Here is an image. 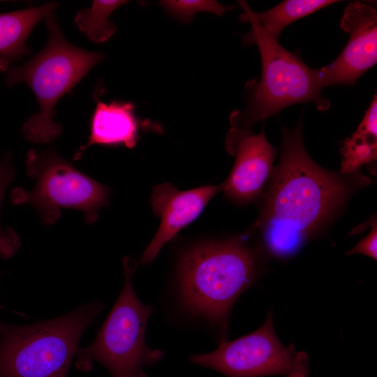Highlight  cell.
Here are the masks:
<instances>
[{"label":"cell","mask_w":377,"mask_h":377,"mask_svg":"<svg viewBox=\"0 0 377 377\" xmlns=\"http://www.w3.org/2000/svg\"><path fill=\"white\" fill-rule=\"evenodd\" d=\"M302 120L282 126L279 161L273 168L252 232L258 255L286 259L333 221L348 199L371 179L326 170L307 153Z\"/></svg>","instance_id":"6da1fadb"},{"label":"cell","mask_w":377,"mask_h":377,"mask_svg":"<svg viewBox=\"0 0 377 377\" xmlns=\"http://www.w3.org/2000/svg\"><path fill=\"white\" fill-rule=\"evenodd\" d=\"M258 254L242 237L198 244L181 257L177 276L180 302L191 315L226 341L228 318L238 297L257 279Z\"/></svg>","instance_id":"7a4b0ae2"},{"label":"cell","mask_w":377,"mask_h":377,"mask_svg":"<svg viewBox=\"0 0 377 377\" xmlns=\"http://www.w3.org/2000/svg\"><path fill=\"white\" fill-rule=\"evenodd\" d=\"M239 4L244 9L240 21L251 24V31L243 36V43L257 45L262 71L260 78L246 82V108L230 114L231 127L251 129L258 122L294 104L311 103L319 111L328 110L330 101L321 95L323 88L318 82L315 69L267 35L244 1H240Z\"/></svg>","instance_id":"3957f363"},{"label":"cell","mask_w":377,"mask_h":377,"mask_svg":"<svg viewBox=\"0 0 377 377\" xmlns=\"http://www.w3.org/2000/svg\"><path fill=\"white\" fill-rule=\"evenodd\" d=\"M102 309L94 302L48 320L0 323V377H66L82 335Z\"/></svg>","instance_id":"277c9868"},{"label":"cell","mask_w":377,"mask_h":377,"mask_svg":"<svg viewBox=\"0 0 377 377\" xmlns=\"http://www.w3.org/2000/svg\"><path fill=\"white\" fill-rule=\"evenodd\" d=\"M45 22L49 32L46 45L24 64L8 68L6 77L9 86L25 82L36 96L40 111L22 126L24 138L34 143H48L59 135L61 126L54 121L55 105L104 58L101 53L70 43L53 15Z\"/></svg>","instance_id":"5b68a950"},{"label":"cell","mask_w":377,"mask_h":377,"mask_svg":"<svg viewBox=\"0 0 377 377\" xmlns=\"http://www.w3.org/2000/svg\"><path fill=\"white\" fill-rule=\"evenodd\" d=\"M137 265L133 258H124L121 291L94 341L79 348L75 355L78 369L88 371L98 362L113 377H147L144 367L163 357L161 350L145 343L146 326L152 309L139 300L133 290L131 280Z\"/></svg>","instance_id":"8992f818"},{"label":"cell","mask_w":377,"mask_h":377,"mask_svg":"<svg viewBox=\"0 0 377 377\" xmlns=\"http://www.w3.org/2000/svg\"><path fill=\"white\" fill-rule=\"evenodd\" d=\"M27 172L36 181L31 191L16 189V204H30L47 224L55 223L62 208L84 212L88 223L95 222L98 210L109 203V188L77 170L54 151L27 154Z\"/></svg>","instance_id":"52a82bcc"},{"label":"cell","mask_w":377,"mask_h":377,"mask_svg":"<svg viewBox=\"0 0 377 377\" xmlns=\"http://www.w3.org/2000/svg\"><path fill=\"white\" fill-rule=\"evenodd\" d=\"M190 361L228 377H308L309 374L308 355L281 343L272 313L256 331L232 341H222L210 353L192 355Z\"/></svg>","instance_id":"ba28073f"},{"label":"cell","mask_w":377,"mask_h":377,"mask_svg":"<svg viewBox=\"0 0 377 377\" xmlns=\"http://www.w3.org/2000/svg\"><path fill=\"white\" fill-rule=\"evenodd\" d=\"M340 27L349 34V39L332 63L315 69L322 88L353 85L377 61V12L374 7L360 1L350 3L344 9Z\"/></svg>","instance_id":"9c48e42d"},{"label":"cell","mask_w":377,"mask_h":377,"mask_svg":"<svg viewBox=\"0 0 377 377\" xmlns=\"http://www.w3.org/2000/svg\"><path fill=\"white\" fill-rule=\"evenodd\" d=\"M226 148L235 158L221 191L230 200L246 205L261 193L273 170L275 148L268 142L264 129L256 134L251 129L231 127Z\"/></svg>","instance_id":"30bf717a"},{"label":"cell","mask_w":377,"mask_h":377,"mask_svg":"<svg viewBox=\"0 0 377 377\" xmlns=\"http://www.w3.org/2000/svg\"><path fill=\"white\" fill-rule=\"evenodd\" d=\"M221 185H207L179 191L170 183L156 185L150 196L154 214L160 218L157 232L144 251L140 263H151L163 246L181 230L195 220Z\"/></svg>","instance_id":"8fae6325"},{"label":"cell","mask_w":377,"mask_h":377,"mask_svg":"<svg viewBox=\"0 0 377 377\" xmlns=\"http://www.w3.org/2000/svg\"><path fill=\"white\" fill-rule=\"evenodd\" d=\"M140 121L134 114V105L128 102L104 103L96 99L90 135L86 145L77 153L93 145H123L132 149L138 140Z\"/></svg>","instance_id":"7c38bea8"},{"label":"cell","mask_w":377,"mask_h":377,"mask_svg":"<svg viewBox=\"0 0 377 377\" xmlns=\"http://www.w3.org/2000/svg\"><path fill=\"white\" fill-rule=\"evenodd\" d=\"M58 6L48 2L37 7L0 13V71L29 54L26 41L34 27L53 15Z\"/></svg>","instance_id":"4fadbf2b"},{"label":"cell","mask_w":377,"mask_h":377,"mask_svg":"<svg viewBox=\"0 0 377 377\" xmlns=\"http://www.w3.org/2000/svg\"><path fill=\"white\" fill-rule=\"evenodd\" d=\"M341 153L342 161L340 172L345 175L357 173L362 165L376 161V95L374 96L357 130L343 141Z\"/></svg>","instance_id":"5bb4252c"},{"label":"cell","mask_w":377,"mask_h":377,"mask_svg":"<svg viewBox=\"0 0 377 377\" xmlns=\"http://www.w3.org/2000/svg\"><path fill=\"white\" fill-rule=\"evenodd\" d=\"M334 0H286L253 15L265 32L278 41L282 31L293 22L332 3Z\"/></svg>","instance_id":"9a60e30c"},{"label":"cell","mask_w":377,"mask_h":377,"mask_svg":"<svg viewBox=\"0 0 377 377\" xmlns=\"http://www.w3.org/2000/svg\"><path fill=\"white\" fill-rule=\"evenodd\" d=\"M126 1H94L90 8L77 12L75 22L80 30L91 41H108L116 31L115 25L109 20L111 13Z\"/></svg>","instance_id":"2e32d148"},{"label":"cell","mask_w":377,"mask_h":377,"mask_svg":"<svg viewBox=\"0 0 377 377\" xmlns=\"http://www.w3.org/2000/svg\"><path fill=\"white\" fill-rule=\"evenodd\" d=\"M159 3L173 17L186 23L190 22L198 12H209L221 16L232 8L210 0H166Z\"/></svg>","instance_id":"e0dca14e"},{"label":"cell","mask_w":377,"mask_h":377,"mask_svg":"<svg viewBox=\"0 0 377 377\" xmlns=\"http://www.w3.org/2000/svg\"><path fill=\"white\" fill-rule=\"evenodd\" d=\"M15 171L11 165V156L6 154L0 160V209L6 190L13 182ZM20 246L16 233L10 228L3 230L0 226V256L4 258L13 256Z\"/></svg>","instance_id":"ac0fdd59"},{"label":"cell","mask_w":377,"mask_h":377,"mask_svg":"<svg viewBox=\"0 0 377 377\" xmlns=\"http://www.w3.org/2000/svg\"><path fill=\"white\" fill-rule=\"evenodd\" d=\"M360 253L369 256L374 260L377 258V226L376 218L371 223V230L369 234L362 238L346 254L352 255Z\"/></svg>","instance_id":"d6986e66"},{"label":"cell","mask_w":377,"mask_h":377,"mask_svg":"<svg viewBox=\"0 0 377 377\" xmlns=\"http://www.w3.org/2000/svg\"><path fill=\"white\" fill-rule=\"evenodd\" d=\"M1 308H2V306L0 304V309H1Z\"/></svg>","instance_id":"ffe728a7"}]
</instances>
